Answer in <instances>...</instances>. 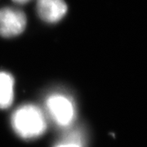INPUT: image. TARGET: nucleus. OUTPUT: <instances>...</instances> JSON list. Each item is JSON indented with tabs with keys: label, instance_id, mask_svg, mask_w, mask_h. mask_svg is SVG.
Returning <instances> with one entry per match:
<instances>
[{
	"label": "nucleus",
	"instance_id": "nucleus-1",
	"mask_svg": "<svg viewBox=\"0 0 147 147\" xmlns=\"http://www.w3.org/2000/svg\"><path fill=\"white\" fill-rule=\"evenodd\" d=\"M11 125L16 133L25 139L39 137L47 128L42 112L34 105H25L18 108L11 116Z\"/></svg>",
	"mask_w": 147,
	"mask_h": 147
},
{
	"label": "nucleus",
	"instance_id": "nucleus-2",
	"mask_svg": "<svg viewBox=\"0 0 147 147\" xmlns=\"http://www.w3.org/2000/svg\"><path fill=\"white\" fill-rule=\"evenodd\" d=\"M26 26V14L20 9L6 7L0 9V35L11 38L21 34Z\"/></svg>",
	"mask_w": 147,
	"mask_h": 147
},
{
	"label": "nucleus",
	"instance_id": "nucleus-3",
	"mask_svg": "<svg viewBox=\"0 0 147 147\" xmlns=\"http://www.w3.org/2000/svg\"><path fill=\"white\" fill-rule=\"evenodd\" d=\"M47 108L53 119L59 126H69L74 119V106L68 97L61 94L50 96L47 100Z\"/></svg>",
	"mask_w": 147,
	"mask_h": 147
},
{
	"label": "nucleus",
	"instance_id": "nucleus-4",
	"mask_svg": "<svg viewBox=\"0 0 147 147\" xmlns=\"http://www.w3.org/2000/svg\"><path fill=\"white\" fill-rule=\"evenodd\" d=\"M68 7L64 0H38L37 12L42 21L56 23L66 14Z\"/></svg>",
	"mask_w": 147,
	"mask_h": 147
},
{
	"label": "nucleus",
	"instance_id": "nucleus-5",
	"mask_svg": "<svg viewBox=\"0 0 147 147\" xmlns=\"http://www.w3.org/2000/svg\"><path fill=\"white\" fill-rule=\"evenodd\" d=\"M14 98V79L9 73L0 71V109L9 107Z\"/></svg>",
	"mask_w": 147,
	"mask_h": 147
},
{
	"label": "nucleus",
	"instance_id": "nucleus-6",
	"mask_svg": "<svg viewBox=\"0 0 147 147\" xmlns=\"http://www.w3.org/2000/svg\"><path fill=\"white\" fill-rule=\"evenodd\" d=\"M56 147H82V146L80 145V143H79V142H75L74 140H72V141H69V142L66 141L65 142L61 143Z\"/></svg>",
	"mask_w": 147,
	"mask_h": 147
},
{
	"label": "nucleus",
	"instance_id": "nucleus-7",
	"mask_svg": "<svg viewBox=\"0 0 147 147\" xmlns=\"http://www.w3.org/2000/svg\"><path fill=\"white\" fill-rule=\"evenodd\" d=\"M12 1L16 3H19V4H26L28 2H30V0H12Z\"/></svg>",
	"mask_w": 147,
	"mask_h": 147
}]
</instances>
